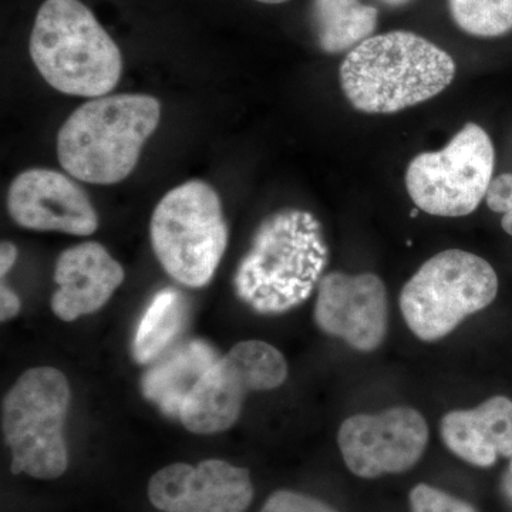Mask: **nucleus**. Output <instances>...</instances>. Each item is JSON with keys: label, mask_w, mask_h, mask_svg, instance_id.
Segmentation results:
<instances>
[{"label": "nucleus", "mask_w": 512, "mask_h": 512, "mask_svg": "<svg viewBox=\"0 0 512 512\" xmlns=\"http://www.w3.org/2000/svg\"><path fill=\"white\" fill-rule=\"evenodd\" d=\"M16 259H18V248L12 242L3 241L0 245V276L2 279L9 274Z\"/></svg>", "instance_id": "nucleus-24"}, {"label": "nucleus", "mask_w": 512, "mask_h": 512, "mask_svg": "<svg viewBox=\"0 0 512 512\" xmlns=\"http://www.w3.org/2000/svg\"><path fill=\"white\" fill-rule=\"evenodd\" d=\"M429 437V426L419 410L397 406L382 413L349 417L340 426L338 444L355 476L377 478L416 466Z\"/></svg>", "instance_id": "nucleus-10"}, {"label": "nucleus", "mask_w": 512, "mask_h": 512, "mask_svg": "<svg viewBox=\"0 0 512 512\" xmlns=\"http://www.w3.org/2000/svg\"><path fill=\"white\" fill-rule=\"evenodd\" d=\"M160 119V101L147 94H117L87 101L60 127V165L83 183H121L133 173Z\"/></svg>", "instance_id": "nucleus-3"}, {"label": "nucleus", "mask_w": 512, "mask_h": 512, "mask_svg": "<svg viewBox=\"0 0 512 512\" xmlns=\"http://www.w3.org/2000/svg\"><path fill=\"white\" fill-rule=\"evenodd\" d=\"M485 200L491 211L504 214L501 225L508 235H512V174H501L494 178Z\"/></svg>", "instance_id": "nucleus-22"}, {"label": "nucleus", "mask_w": 512, "mask_h": 512, "mask_svg": "<svg viewBox=\"0 0 512 512\" xmlns=\"http://www.w3.org/2000/svg\"><path fill=\"white\" fill-rule=\"evenodd\" d=\"M188 323V301L184 293L165 288L147 306L134 333V360L140 365L156 362L173 348Z\"/></svg>", "instance_id": "nucleus-17"}, {"label": "nucleus", "mask_w": 512, "mask_h": 512, "mask_svg": "<svg viewBox=\"0 0 512 512\" xmlns=\"http://www.w3.org/2000/svg\"><path fill=\"white\" fill-rule=\"evenodd\" d=\"M259 3H265V5H281V3L288 2V0H256Z\"/></svg>", "instance_id": "nucleus-27"}, {"label": "nucleus", "mask_w": 512, "mask_h": 512, "mask_svg": "<svg viewBox=\"0 0 512 512\" xmlns=\"http://www.w3.org/2000/svg\"><path fill=\"white\" fill-rule=\"evenodd\" d=\"M6 204L12 220L32 231L89 237L99 228V217L86 192L59 171H23L10 184Z\"/></svg>", "instance_id": "nucleus-13"}, {"label": "nucleus", "mask_w": 512, "mask_h": 512, "mask_svg": "<svg viewBox=\"0 0 512 512\" xmlns=\"http://www.w3.org/2000/svg\"><path fill=\"white\" fill-rule=\"evenodd\" d=\"M444 444L458 458L490 468L498 458L512 457V402L494 396L470 410H454L440 421Z\"/></svg>", "instance_id": "nucleus-15"}, {"label": "nucleus", "mask_w": 512, "mask_h": 512, "mask_svg": "<svg viewBox=\"0 0 512 512\" xmlns=\"http://www.w3.org/2000/svg\"><path fill=\"white\" fill-rule=\"evenodd\" d=\"M261 512H338L330 505L295 491H276L266 500Z\"/></svg>", "instance_id": "nucleus-21"}, {"label": "nucleus", "mask_w": 512, "mask_h": 512, "mask_svg": "<svg viewBox=\"0 0 512 512\" xmlns=\"http://www.w3.org/2000/svg\"><path fill=\"white\" fill-rule=\"evenodd\" d=\"M501 488H503V493L508 503L512 505V457L510 458V463H508L507 470H505L503 481H501Z\"/></svg>", "instance_id": "nucleus-25"}, {"label": "nucleus", "mask_w": 512, "mask_h": 512, "mask_svg": "<svg viewBox=\"0 0 512 512\" xmlns=\"http://www.w3.org/2000/svg\"><path fill=\"white\" fill-rule=\"evenodd\" d=\"M150 237L158 262L175 282L188 288L210 284L228 245L220 195L200 180L178 185L158 202Z\"/></svg>", "instance_id": "nucleus-5"}, {"label": "nucleus", "mask_w": 512, "mask_h": 512, "mask_svg": "<svg viewBox=\"0 0 512 512\" xmlns=\"http://www.w3.org/2000/svg\"><path fill=\"white\" fill-rule=\"evenodd\" d=\"M458 28L476 37H500L512 30V0H448Z\"/></svg>", "instance_id": "nucleus-19"}, {"label": "nucleus", "mask_w": 512, "mask_h": 512, "mask_svg": "<svg viewBox=\"0 0 512 512\" xmlns=\"http://www.w3.org/2000/svg\"><path fill=\"white\" fill-rule=\"evenodd\" d=\"M288 373L284 355L274 346L239 342L195 384L178 419L194 434L222 433L237 423L249 393L278 389Z\"/></svg>", "instance_id": "nucleus-9"}, {"label": "nucleus", "mask_w": 512, "mask_h": 512, "mask_svg": "<svg viewBox=\"0 0 512 512\" xmlns=\"http://www.w3.org/2000/svg\"><path fill=\"white\" fill-rule=\"evenodd\" d=\"M29 50L43 79L69 96H106L123 73L119 46L80 0H46L37 12Z\"/></svg>", "instance_id": "nucleus-4"}, {"label": "nucleus", "mask_w": 512, "mask_h": 512, "mask_svg": "<svg viewBox=\"0 0 512 512\" xmlns=\"http://www.w3.org/2000/svg\"><path fill=\"white\" fill-rule=\"evenodd\" d=\"M329 249L311 212L286 208L256 229L248 254L235 272V293L259 315L298 308L319 285Z\"/></svg>", "instance_id": "nucleus-1"}, {"label": "nucleus", "mask_w": 512, "mask_h": 512, "mask_svg": "<svg viewBox=\"0 0 512 512\" xmlns=\"http://www.w3.org/2000/svg\"><path fill=\"white\" fill-rule=\"evenodd\" d=\"M498 276L481 256L447 249L424 262L400 292V311L423 342L446 338L497 298Z\"/></svg>", "instance_id": "nucleus-7"}, {"label": "nucleus", "mask_w": 512, "mask_h": 512, "mask_svg": "<svg viewBox=\"0 0 512 512\" xmlns=\"http://www.w3.org/2000/svg\"><path fill=\"white\" fill-rule=\"evenodd\" d=\"M339 76L356 110L393 114L444 92L456 76V62L423 36L394 30L350 50Z\"/></svg>", "instance_id": "nucleus-2"}, {"label": "nucleus", "mask_w": 512, "mask_h": 512, "mask_svg": "<svg viewBox=\"0 0 512 512\" xmlns=\"http://www.w3.org/2000/svg\"><path fill=\"white\" fill-rule=\"evenodd\" d=\"M377 19V9L360 0H313L319 46L330 55L350 52L372 37Z\"/></svg>", "instance_id": "nucleus-18"}, {"label": "nucleus", "mask_w": 512, "mask_h": 512, "mask_svg": "<svg viewBox=\"0 0 512 512\" xmlns=\"http://www.w3.org/2000/svg\"><path fill=\"white\" fill-rule=\"evenodd\" d=\"M151 504L164 512H245L254 498L249 471L227 461L171 464L148 484Z\"/></svg>", "instance_id": "nucleus-12"}, {"label": "nucleus", "mask_w": 512, "mask_h": 512, "mask_svg": "<svg viewBox=\"0 0 512 512\" xmlns=\"http://www.w3.org/2000/svg\"><path fill=\"white\" fill-rule=\"evenodd\" d=\"M383 5L390 6V8H400V6L407 5L412 0H380Z\"/></svg>", "instance_id": "nucleus-26"}, {"label": "nucleus", "mask_w": 512, "mask_h": 512, "mask_svg": "<svg viewBox=\"0 0 512 512\" xmlns=\"http://www.w3.org/2000/svg\"><path fill=\"white\" fill-rule=\"evenodd\" d=\"M412 512H477L466 501L444 493L439 488L419 484L410 493Z\"/></svg>", "instance_id": "nucleus-20"}, {"label": "nucleus", "mask_w": 512, "mask_h": 512, "mask_svg": "<svg viewBox=\"0 0 512 512\" xmlns=\"http://www.w3.org/2000/svg\"><path fill=\"white\" fill-rule=\"evenodd\" d=\"M72 392L53 367H33L19 377L2 404V431L12 451V473L55 480L69 466L64 423Z\"/></svg>", "instance_id": "nucleus-6"}, {"label": "nucleus", "mask_w": 512, "mask_h": 512, "mask_svg": "<svg viewBox=\"0 0 512 512\" xmlns=\"http://www.w3.org/2000/svg\"><path fill=\"white\" fill-rule=\"evenodd\" d=\"M494 165V144L487 131L468 123L443 150L410 161L407 192L419 210L434 217H466L487 197Z\"/></svg>", "instance_id": "nucleus-8"}, {"label": "nucleus", "mask_w": 512, "mask_h": 512, "mask_svg": "<svg viewBox=\"0 0 512 512\" xmlns=\"http://www.w3.org/2000/svg\"><path fill=\"white\" fill-rule=\"evenodd\" d=\"M313 319L323 333L357 352H375L389 326L386 286L375 274L330 272L320 279Z\"/></svg>", "instance_id": "nucleus-11"}, {"label": "nucleus", "mask_w": 512, "mask_h": 512, "mask_svg": "<svg viewBox=\"0 0 512 512\" xmlns=\"http://www.w3.org/2000/svg\"><path fill=\"white\" fill-rule=\"evenodd\" d=\"M52 311L64 322L100 311L124 281L123 266L99 242H83L57 258Z\"/></svg>", "instance_id": "nucleus-14"}, {"label": "nucleus", "mask_w": 512, "mask_h": 512, "mask_svg": "<svg viewBox=\"0 0 512 512\" xmlns=\"http://www.w3.org/2000/svg\"><path fill=\"white\" fill-rule=\"evenodd\" d=\"M20 312V299L9 286H0V319L2 322L15 318Z\"/></svg>", "instance_id": "nucleus-23"}, {"label": "nucleus", "mask_w": 512, "mask_h": 512, "mask_svg": "<svg viewBox=\"0 0 512 512\" xmlns=\"http://www.w3.org/2000/svg\"><path fill=\"white\" fill-rule=\"evenodd\" d=\"M218 359L217 352L204 340L173 346L144 375L141 390L161 412L180 417L188 394Z\"/></svg>", "instance_id": "nucleus-16"}]
</instances>
